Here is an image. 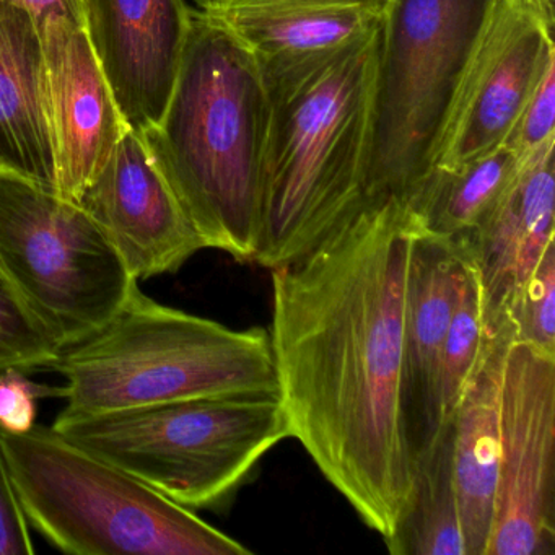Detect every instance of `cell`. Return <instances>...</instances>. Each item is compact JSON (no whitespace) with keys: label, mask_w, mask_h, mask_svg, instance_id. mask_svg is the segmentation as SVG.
Instances as JSON below:
<instances>
[{"label":"cell","mask_w":555,"mask_h":555,"mask_svg":"<svg viewBox=\"0 0 555 555\" xmlns=\"http://www.w3.org/2000/svg\"><path fill=\"white\" fill-rule=\"evenodd\" d=\"M53 428L191 512L229 505L259 461L291 438L278 392L57 415Z\"/></svg>","instance_id":"7"},{"label":"cell","mask_w":555,"mask_h":555,"mask_svg":"<svg viewBox=\"0 0 555 555\" xmlns=\"http://www.w3.org/2000/svg\"><path fill=\"white\" fill-rule=\"evenodd\" d=\"M555 141V61L548 64L534 92L522 106L503 144L512 149L519 164Z\"/></svg>","instance_id":"24"},{"label":"cell","mask_w":555,"mask_h":555,"mask_svg":"<svg viewBox=\"0 0 555 555\" xmlns=\"http://www.w3.org/2000/svg\"><path fill=\"white\" fill-rule=\"evenodd\" d=\"M378 34L261 70L271 116L256 264L272 271L304 258L362 206Z\"/></svg>","instance_id":"2"},{"label":"cell","mask_w":555,"mask_h":555,"mask_svg":"<svg viewBox=\"0 0 555 555\" xmlns=\"http://www.w3.org/2000/svg\"><path fill=\"white\" fill-rule=\"evenodd\" d=\"M30 525L15 495L0 440V555H34Z\"/></svg>","instance_id":"26"},{"label":"cell","mask_w":555,"mask_h":555,"mask_svg":"<svg viewBox=\"0 0 555 555\" xmlns=\"http://www.w3.org/2000/svg\"><path fill=\"white\" fill-rule=\"evenodd\" d=\"M395 555H467L453 470V417L415 463L411 502L385 539Z\"/></svg>","instance_id":"20"},{"label":"cell","mask_w":555,"mask_h":555,"mask_svg":"<svg viewBox=\"0 0 555 555\" xmlns=\"http://www.w3.org/2000/svg\"><path fill=\"white\" fill-rule=\"evenodd\" d=\"M555 142L521 164L515 180L487 219L456 236L479 269L490 326L505 320V308L555 242Z\"/></svg>","instance_id":"15"},{"label":"cell","mask_w":555,"mask_h":555,"mask_svg":"<svg viewBox=\"0 0 555 555\" xmlns=\"http://www.w3.org/2000/svg\"><path fill=\"white\" fill-rule=\"evenodd\" d=\"M56 191L77 201L129 125L119 112L86 27L61 15L41 22Z\"/></svg>","instance_id":"12"},{"label":"cell","mask_w":555,"mask_h":555,"mask_svg":"<svg viewBox=\"0 0 555 555\" xmlns=\"http://www.w3.org/2000/svg\"><path fill=\"white\" fill-rule=\"evenodd\" d=\"M466 255L457 238L418 229L405 291L402 418L412 464L434 443L441 417V356L456 308Z\"/></svg>","instance_id":"14"},{"label":"cell","mask_w":555,"mask_h":555,"mask_svg":"<svg viewBox=\"0 0 555 555\" xmlns=\"http://www.w3.org/2000/svg\"><path fill=\"white\" fill-rule=\"evenodd\" d=\"M508 321L490 336L453 414V470L467 555H486L500 464V382Z\"/></svg>","instance_id":"17"},{"label":"cell","mask_w":555,"mask_h":555,"mask_svg":"<svg viewBox=\"0 0 555 555\" xmlns=\"http://www.w3.org/2000/svg\"><path fill=\"white\" fill-rule=\"evenodd\" d=\"M61 398V388H51L28 378L25 370H0V428L12 434H25L37 422L38 401Z\"/></svg>","instance_id":"25"},{"label":"cell","mask_w":555,"mask_h":555,"mask_svg":"<svg viewBox=\"0 0 555 555\" xmlns=\"http://www.w3.org/2000/svg\"><path fill=\"white\" fill-rule=\"evenodd\" d=\"M60 350L0 275V370L44 369Z\"/></svg>","instance_id":"23"},{"label":"cell","mask_w":555,"mask_h":555,"mask_svg":"<svg viewBox=\"0 0 555 555\" xmlns=\"http://www.w3.org/2000/svg\"><path fill=\"white\" fill-rule=\"evenodd\" d=\"M0 275L60 349L102 330L138 285L76 201L9 170H0Z\"/></svg>","instance_id":"8"},{"label":"cell","mask_w":555,"mask_h":555,"mask_svg":"<svg viewBox=\"0 0 555 555\" xmlns=\"http://www.w3.org/2000/svg\"><path fill=\"white\" fill-rule=\"evenodd\" d=\"M499 0H386L378 34L363 203L414 199Z\"/></svg>","instance_id":"6"},{"label":"cell","mask_w":555,"mask_h":555,"mask_svg":"<svg viewBox=\"0 0 555 555\" xmlns=\"http://www.w3.org/2000/svg\"><path fill=\"white\" fill-rule=\"evenodd\" d=\"M418 225L363 203L304 258L272 269V357L291 437L388 539L411 502L402 418L405 291Z\"/></svg>","instance_id":"1"},{"label":"cell","mask_w":555,"mask_h":555,"mask_svg":"<svg viewBox=\"0 0 555 555\" xmlns=\"http://www.w3.org/2000/svg\"><path fill=\"white\" fill-rule=\"evenodd\" d=\"M518 157L505 144L457 168H435L409 209L431 235H467L487 219L518 173Z\"/></svg>","instance_id":"19"},{"label":"cell","mask_w":555,"mask_h":555,"mask_svg":"<svg viewBox=\"0 0 555 555\" xmlns=\"http://www.w3.org/2000/svg\"><path fill=\"white\" fill-rule=\"evenodd\" d=\"M191 12L184 0H87L90 43L134 131L157 125L167 108Z\"/></svg>","instance_id":"13"},{"label":"cell","mask_w":555,"mask_h":555,"mask_svg":"<svg viewBox=\"0 0 555 555\" xmlns=\"http://www.w3.org/2000/svg\"><path fill=\"white\" fill-rule=\"evenodd\" d=\"M135 279L177 272L206 248L141 132L129 129L76 201Z\"/></svg>","instance_id":"11"},{"label":"cell","mask_w":555,"mask_h":555,"mask_svg":"<svg viewBox=\"0 0 555 555\" xmlns=\"http://www.w3.org/2000/svg\"><path fill=\"white\" fill-rule=\"evenodd\" d=\"M9 476L31 528L76 555H249L246 545L83 450L53 427L0 428Z\"/></svg>","instance_id":"5"},{"label":"cell","mask_w":555,"mask_h":555,"mask_svg":"<svg viewBox=\"0 0 555 555\" xmlns=\"http://www.w3.org/2000/svg\"><path fill=\"white\" fill-rule=\"evenodd\" d=\"M526 11L538 17L548 30L555 28V0H515Z\"/></svg>","instance_id":"28"},{"label":"cell","mask_w":555,"mask_h":555,"mask_svg":"<svg viewBox=\"0 0 555 555\" xmlns=\"http://www.w3.org/2000/svg\"><path fill=\"white\" fill-rule=\"evenodd\" d=\"M5 2L27 12L38 27L50 15H61L80 27H86L87 0H5Z\"/></svg>","instance_id":"27"},{"label":"cell","mask_w":555,"mask_h":555,"mask_svg":"<svg viewBox=\"0 0 555 555\" xmlns=\"http://www.w3.org/2000/svg\"><path fill=\"white\" fill-rule=\"evenodd\" d=\"M500 464L486 555L555 551V352L509 344L500 382Z\"/></svg>","instance_id":"9"},{"label":"cell","mask_w":555,"mask_h":555,"mask_svg":"<svg viewBox=\"0 0 555 555\" xmlns=\"http://www.w3.org/2000/svg\"><path fill=\"white\" fill-rule=\"evenodd\" d=\"M44 370L66 382L60 415L278 392L269 331L230 330L157 304L139 285L102 330L63 347Z\"/></svg>","instance_id":"4"},{"label":"cell","mask_w":555,"mask_h":555,"mask_svg":"<svg viewBox=\"0 0 555 555\" xmlns=\"http://www.w3.org/2000/svg\"><path fill=\"white\" fill-rule=\"evenodd\" d=\"M464 255L466 266L463 281L441 356L440 396L443 422L453 417L464 388L482 356L483 347L489 343L490 336L505 323L503 321L500 326H490L479 269L466 248Z\"/></svg>","instance_id":"21"},{"label":"cell","mask_w":555,"mask_h":555,"mask_svg":"<svg viewBox=\"0 0 555 555\" xmlns=\"http://www.w3.org/2000/svg\"><path fill=\"white\" fill-rule=\"evenodd\" d=\"M268 90L251 51L216 17L191 12L160 121L141 132L206 248L253 262L259 233Z\"/></svg>","instance_id":"3"},{"label":"cell","mask_w":555,"mask_h":555,"mask_svg":"<svg viewBox=\"0 0 555 555\" xmlns=\"http://www.w3.org/2000/svg\"><path fill=\"white\" fill-rule=\"evenodd\" d=\"M386 0H227L207 14L271 70L336 53L378 30ZM204 12V11H203Z\"/></svg>","instance_id":"16"},{"label":"cell","mask_w":555,"mask_h":555,"mask_svg":"<svg viewBox=\"0 0 555 555\" xmlns=\"http://www.w3.org/2000/svg\"><path fill=\"white\" fill-rule=\"evenodd\" d=\"M554 61V31L515 0H499L454 103L435 168H457L500 147Z\"/></svg>","instance_id":"10"},{"label":"cell","mask_w":555,"mask_h":555,"mask_svg":"<svg viewBox=\"0 0 555 555\" xmlns=\"http://www.w3.org/2000/svg\"><path fill=\"white\" fill-rule=\"evenodd\" d=\"M223 2H227V0H196L197 8L204 12L214 11V9L222 5Z\"/></svg>","instance_id":"29"},{"label":"cell","mask_w":555,"mask_h":555,"mask_svg":"<svg viewBox=\"0 0 555 555\" xmlns=\"http://www.w3.org/2000/svg\"><path fill=\"white\" fill-rule=\"evenodd\" d=\"M515 343L555 352V242L542 253L531 274L505 308Z\"/></svg>","instance_id":"22"},{"label":"cell","mask_w":555,"mask_h":555,"mask_svg":"<svg viewBox=\"0 0 555 555\" xmlns=\"http://www.w3.org/2000/svg\"><path fill=\"white\" fill-rule=\"evenodd\" d=\"M0 170L56 191L40 28L5 0H0Z\"/></svg>","instance_id":"18"}]
</instances>
